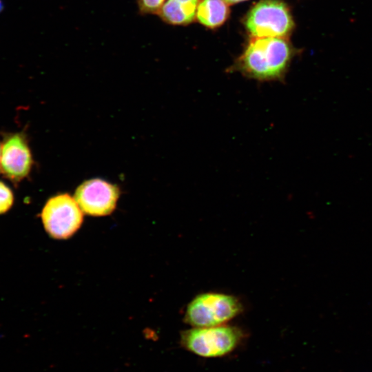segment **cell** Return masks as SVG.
Segmentation results:
<instances>
[{
  "label": "cell",
  "instance_id": "cell-2",
  "mask_svg": "<svg viewBox=\"0 0 372 372\" xmlns=\"http://www.w3.org/2000/svg\"><path fill=\"white\" fill-rule=\"evenodd\" d=\"M244 337L239 327L222 324L183 331L180 342L185 349L200 357L219 358L234 351Z\"/></svg>",
  "mask_w": 372,
  "mask_h": 372
},
{
  "label": "cell",
  "instance_id": "cell-11",
  "mask_svg": "<svg viewBox=\"0 0 372 372\" xmlns=\"http://www.w3.org/2000/svg\"><path fill=\"white\" fill-rule=\"evenodd\" d=\"M14 196L10 188L0 181V214L7 212L12 206Z\"/></svg>",
  "mask_w": 372,
  "mask_h": 372
},
{
  "label": "cell",
  "instance_id": "cell-14",
  "mask_svg": "<svg viewBox=\"0 0 372 372\" xmlns=\"http://www.w3.org/2000/svg\"><path fill=\"white\" fill-rule=\"evenodd\" d=\"M1 145H0V172H1Z\"/></svg>",
  "mask_w": 372,
  "mask_h": 372
},
{
  "label": "cell",
  "instance_id": "cell-1",
  "mask_svg": "<svg viewBox=\"0 0 372 372\" xmlns=\"http://www.w3.org/2000/svg\"><path fill=\"white\" fill-rule=\"evenodd\" d=\"M292 56L291 47L283 38L255 37L231 70L260 82H284Z\"/></svg>",
  "mask_w": 372,
  "mask_h": 372
},
{
  "label": "cell",
  "instance_id": "cell-4",
  "mask_svg": "<svg viewBox=\"0 0 372 372\" xmlns=\"http://www.w3.org/2000/svg\"><path fill=\"white\" fill-rule=\"evenodd\" d=\"M245 25L254 37H284L294 23L287 6L281 0H262L249 12Z\"/></svg>",
  "mask_w": 372,
  "mask_h": 372
},
{
  "label": "cell",
  "instance_id": "cell-8",
  "mask_svg": "<svg viewBox=\"0 0 372 372\" xmlns=\"http://www.w3.org/2000/svg\"><path fill=\"white\" fill-rule=\"evenodd\" d=\"M198 0H166L158 13L165 23L185 25L194 21Z\"/></svg>",
  "mask_w": 372,
  "mask_h": 372
},
{
  "label": "cell",
  "instance_id": "cell-3",
  "mask_svg": "<svg viewBox=\"0 0 372 372\" xmlns=\"http://www.w3.org/2000/svg\"><path fill=\"white\" fill-rule=\"evenodd\" d=\"M242 310L237 298L208 292L198 295L189 303L184 320L193 327L218 326L237 316Z\"/></svg>",
  "mask_w": 372,
  "mask_h": 372
},
{
  "label": "cell",
  "instance_id": "cell-5",
  "mask_svg": "<svg viewBox=\"0 0 372 372\" xmlns=\"http://www.w3.org/2000/svg\"><path fill=\"white\" fill-rule=\"evenodd\" d=\"M41 220L47 233L56 239L71 237L83 223V211L74 198L59 194L49 198L41 211Z\"/></svg>",
  "mask_w": 372,
  "mask_h": 372
},
{
  "label": "cell",
  "instance_id": "cell-12",
  "mask_svg": "<svg viewBox=\"0 0 372 372\" xmlns=\"http://www.w3.org/2000/svg\"><path fill=\"white\" fill-rule=\"evenodd\" d=\"M224 1H226L227 3H235L243 1L245 0H224Z\"/></svg>",
  "mask_w": 372,
  "mask_h": 372
},
{
  "label": "cell",
  "instance_id": "cell-7",
  "mask_svg": "<svg viewBox=\"0 0 372 372\" xmlns=\"http://www.w3.org/2000/svg\"><path fill=\"white\" fill-rule=\"evenodd\" d=\"M32 156L26 138L22 133L5 137L1 150V171L13 183H19L30 173Z\"/></svg>",
  "mask_w": 372,
  "mask_h": 372
},
{
  "label": "cell",
  "instance_id": "cell-10",
  "mask_svg": "<svg viewBox=\"0 0 372 372\" xmlns=\"http://www.w3.org/2000/svg\"><path fill=\"white\" fill-rule=\"evenodd\" d=\"M166 0H137L138 12L142 15L157 14Z\"/></svg>",
  "mask_w": 372,
  "mask_h": 372
},
{
  "label": "cell",
  "instance_id": "cell-9",
  "mask_svg": "<svg viewBox=\"0 0 372 372\" xmlns=\"http://www.w3.org/2000/svg\"><path fill=\"white\" fill-rule=\"evenodd\" d=\"M227 3L224 0H203L197 7L198 20L209 28L220 26L229 15V10Z\"/></svg>",
  "mask_w": 372,
  "mask_h": 372
},
{
  "label": "cell",
  "instance_id": "cell-13",
  "mask_svg": "<svg viewBox=\"0 0 372 372\" xmlns=\"http://www.w3.org/2000/svg\"><path fill=\"white\" fill-rule=\"evenodd\" d=\"M3 10V4L1 0H0V12H1Z\"/></svg>",
  "mask_w": 372,
  "mask_h": 372
},
{
  "label": "cell",
  "instance_id": "cell-6",
  "mask_svg": "<svg viewBox=\"0 0 372 372\" xmlns=\"http://www.w3.org/2000/svg\"><path fill=\"white\" fill-rule=\"evenodd\" d=\"M119 188L104 180L94 178L81 184L75 191L74 199L87 215L103 216L116 208Z\"/></svg>",
  "mask_w": 372,
  "mask_h": 372
}]
</instances>
